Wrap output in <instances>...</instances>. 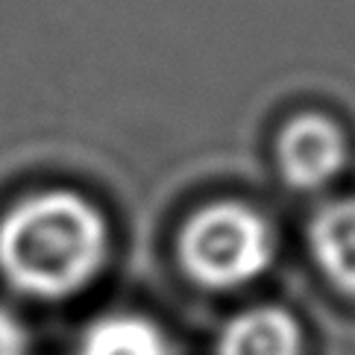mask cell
<instances>
[{
    "mask_svg": "<svg viewBox=\"0 0 355 355\" xmlns=\"http://www.w3.org/2000/svg\"><path fill=\"white\" fill-rule=\"evenodd\" d=\"M109 252L106 220L73 191H39L0 220V273L35 300H65L100 273Z\"/></svg>",
    "mask_w": 355,
    "mask_h": 355,
    "instance_id": "1",
    "label": "cell"
},
{
    "mask_svg": "<svg viewBox=\"0 0 355 355\" xmlns=\"http://www.w3.org/2000/svg\"><path fill=\"white\" fill-rule=\"evenodd\" d=\"M185 276L211 291L244 288L270 268L276 238L270 223L244 202H214L185 220L180 232Z\"/></svg>",
    "mask_w": 355,
    "mask_h": 355,
    "instance_id": "2",
    "label": "cell"
},
{
    "mask_svg": "<svg viewBox=\"0 0 355 355\" xmlns=\"http://www.w3.org/2000/svg\"><path fill=\"white\" fill-rule=\"evenodd\" d=\"M347 164V135L326 115L291 118L276 141V168L297 191H317L335 180Z\"/></svg>",
    "mask_w": 355,
    "mask_h": 355,
    "instance_id": "3",
    "label": "cell"
},
{
    "mask_svg": "<svg viewBox=\"0 0 355 355\" xmlns=\"http://www.w3.org/2000/svg\"><path fill=\"white\" fill-rule=\"evenodd\" d=\"M309 250L332 288L355 300V197L326 202L309 223Z\"/></svg>",
    "mask_w": 355,
    "mask_h": 355,
    "instance_id": "4",
    "label": "cell"
},
{
    "mask_svg": "<svg viewBox=\"0 0 355 355\" xmlns=\"http://www.w3.org/2000/svg\"><path fill=\"white\" fill-rule=\"evenodd\" d=\"M300 323L276 306H256L235 314L218 335V355H302Z\"/></svg>",
    "mask_w": 355,
    "mask_h": 355,
    "instance_id": "5",
    "label": "cell"
},
{
    "mask_svg": "<svg viewBox=\"0 0 355 355\" xmlns=\"http://www.w3.org/2000/svg\"><path fill=\"white\" fill-rule=\"evenodd\" d=\"M77 355H171V347L147 317L106 314L83 332Z\"/></svg>",
    "mask_w": 355,
    "mask_h": 355,
    "instance_id": "6",
    "label": "cell"
},
{
    "mask_svg": "<svg viewBox=\"0 0 355 355\" xmlns=\"http://www.w3.org/2000/svg\"><path fill=\"white\" fill-rule=\"evenodd\" d=\"M27 352H30L27 329L12 311L0 309V355H27Z\"/></svg>",
    "mask_w": 355,
    "mask_h": 355,
    "instance_id": "7",
    "label": "cell"
}]
</instances>
